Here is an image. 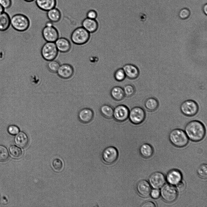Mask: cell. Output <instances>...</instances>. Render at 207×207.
I'll use <instances>...</instances> for the list:
<instances>
[{
  "instance_id": "6da1fadb",
  "label": "cell",
  "mask_w": 207,
  "mask_h": 207,
  "mask_svg": "<svg viewBox=\"0 0 207 207\" xmlns=\"http://www.w3.org/2000/svg\"><path fill=\"white\" fill-rule=\"evenodd\" d=\"M206 127L201 121L193 120L186 125L184 131L190 140L198 142L202 140L205 137L206 131Z\"/></svg>"
},
{
  "instance_id": "7a4b0ae2",
  "label": "cell",
  "mask_w": 207,
  "mask_h": 207,
  "mask_svg": "<svg viewBox=\"0 0 207 207\" xmlns=\"http://www.w3.org/2000/svg\"><path fill=\"white\" fill-rule=\"evenodd\" d=\"M169 139L174 146L182 148L186 146L189 142V139L184 131L180 129L172 130L169 134Z\"/></svg>"
},
{
  "instance_id": "3957f363",
  "label": "cell",
  "mask_w": 207,
  "mask_h": 207,
  "mask_svg": "<svg viewBox=\"0 0 207 207\" xmlns=\"http://www.w3.org/2000/svg\"><path fill=\"white\" fill-rule=\"evenodd\" d=\"M207 101L199 103L192 99H187L183 101L180 105L182 113L185 115L192 117L195 115L198 112L199 106L207 103Z\"/></svg>"
},
{
  "instance_id": "277c9868",
  "label": "cell",
  "mask_w": 207,
  "mask_h": 207,
  "mask_svg": "<svg viewBox=\"0 0 207 207\" xmlns=\"http://www.w3.org/2000/svg\"><path fill=\"white\" fill-rule=\"evenodd\" d=\"M90 38V33L82 26L78 27L72 32L70 38L74 44L81 45L87 43Z\"/></svg>"
},
{
  "instance_id": "5b68a950",
  "label": "cell",
  "mask_w": 207,
  "mask_h": 207,
  "mask_svg": "<svg viewBox=\"0 0 207 207\" xmlns=\"http://www.w3.org/2000/svg\"><path fill=\"white\" fill-rule=\"evenodd\" d=\"M145 100L142 101L138 106L129 109V118L131 122L134 124H138L142 123L145 118V112L143 107Z\"/></svg>"
},
{
  "instance_id": "8992f818",
  "label": "cell",
  "mask_w": 207,
  "mask_h": 207,
  "mask_svg": "<svg viewBox=\"0 0 207 207\" xmlns=\"http://www.w3.org/2000/svg\"><path fill=\"white\" fill-rule=\"evenodd\" d=\"M10 23L15 30L20 32L27 30L30 24L28 17L22 14H17L14 15L11 19Z\"/></svg>"
},
{
  "instance_id": "52a82bcc",
  "label": "cell",
  "mask_w": 207,
  "mask_h": 207,
  "mask_svg": "<svg viewBox=\"0 0 207 207\" xmlns=\"http://www.w3.org/2000/svg\"><path fill=\"white\" fill-rule=\"evenodd\" d=\"M58 52L54 42H46L42 45L41 50L42 56L47 61L55 60L57 57Z\"/></svg>"
},
{
  "instance_id": "ba28073f",
  "label": "cell",
  "mask_w": 207,
  "mask_h": 207,
  "mask_svg": "<svg viewBox=\"0 0 207 207\" xmlns=\"http://www.w3.org/2000/svg\"><path fill=\"white\" fill-rule=\"evenodd\" d=\"M160 195L165 202L171 203L174 202L177 199L178 191L173 185L169 184H166L162 187Z\"/></svg>"
},
{
  "instance_id": "9c48e42d",
  "label": "cell",
  "mask_w": 207,
  "mask_h": 207,
  "mask_svg": "<svg viewBox=\"0 0 207 207\" xmlns=\"http://www.w3.org/2000/svg\"><path fill=\"white\" fill-rule=\"evenodd\" d=\"M119 152L117 149L113 146L106 147L102 153V157L103 161L106 164H111L117 160Z\"/></svg>"
},
{
  "instance_id": "30bf717a",
  "label": "cell",
  "mask_w": 207,
  "mask_h": 207,
  "mask_svg": "<svg viewBox=\"0 0 207 207\" xmlns=\"http://www.w3.org/2000/svg\"><path fill=\"white\" fill-rule=\"evenodd\" d=\"M42 35L46 42H55L59 37V33L57 29L54 25L45 26L42 30Z\"/></svg>"
},
{
  "instance_id": "8fae6325",
  "label": "cell",
  "mask_w": 207,
  "mask_h": 207,
  "mask_svg": "<svg viewBox=\"0 0 207 207\" xmlns=\"http://www.w3.org/2000/svg\"><path fill=\"white\" fill-rule=\"evenodd\" d=\"M166 178L164 175L159 172L152 174L149 178V182L154 189H159L165 184Z\"/></svg>"
},
{
  "instance_id": "7c38bea8",
  "label": "cell",
  "mask_w": 207,
  "mask_h": 207,
  "mask_svg": "<svg viewBox=\"0 0 207 207\" xmlns=\"http://www.w3.org/2000/svg\"><path fill=\"white\" fill-rule=\"evenodd\" d=\"M129 110L125 105H119L114 108L113 118L116 120L122 122L129 118Z\"/></svg>"
},
{
  "instance_id": "4fadbf2b",
  "label": "cell",
  "mask_w": 207,
  "mask_h": 207,
  "mask_svg": "<svg viewBox=\"0 0 207 207\" xmlns=\"http://www.w3.org/2000/svg\"><path fill=\"white\" fill-rule=\"evenodd\" d=\"M74 72V68L72 65L68 63H64L60 65L56 73L60 78L67 79L71 78Z\"/></svg>"
},
{
  "instance_id": "5bb4252c",
  "label": "cell",
  "mask_w": 207,
  "mask_h": 207,
  "mask_svg": "<svg viewBox=\"0 0 207 207\" xmlns=\"http://www.w3.org/2000/svg\"><path fill=\"white\" fill-rule=\"evenodd\" d=\"M136 189L139 195L144 198L149 197L151 191V186L149 183L144 180H140L138 182Z\"/></svg>"
},
{
  "instance_id": "9a60e30c",
  "label": "cell",
  "mask_w": 207,
  "mask_h": 207,
  "mask_svg": "<svg viewBox=\"0 0 207 207\" xmlns=\"http://www.w3.org/2000/svg\"><path fill=\"white\" fill-rule=\"evenodd\" d=\"M122 68L125 72L126 78H127L131 80L134 79L139 76V69L135 65L130 63L126 64Z\"/></svg>"
},
{
  "instance_id": "2e32d148",
  "label": "cell",
  "mask_w": 207,
  "mask_h": 207,
  "mask_svg": "<svg viewBox=\"0 0 207 207\" xmlns=\"http://www.w3.org/2000/svg\"><path fill=\"white\" fill-rule=\"evenodd\" d=\"M182 174L179 170L173 169L168 172L165 178L169 184L176 185L182 180Z\"/></svg>"
},
{
  "instance_id": "e0dca14e",
  "label": "cell",
  "mask_w": 207,
  "mask_h": 207,
  "mask_svg": "<svg viewBox=\"0 0 207 207\" xmlns=\"http://www.w3.org/2000/svg\"><path fill=\"white\" fill-rule=\"evenodd\" d=\"M93 112L90 108H82L78 111L77 116L79 120L81 122L87 123L90 122L93 117Z\"/></svg>"
},
{
  "instance_id": "ac0fdd59",
  "label": "cell",
  "mask_w": 207,
  "mask_h": 207,
  "mask_svg": "<svg viewBox=\"0 0 207 207\" xmlns=\"http://www.w3.org/2000/svg\"><path fill=\"white\" fill-rule=\"evenodd\" d=\"M58 51L62 53L69 52L71 48V44L69 41L65 37L58 38L55 42Z\"/></svg>"
},
{
  "instance_id": "d6986e66",
  "label": "cell",
  "mask_w": 207,
  "mask_h": 207,
  "mask_svg": "<svg viewBox=\"0 0 207 207\" xmlns=\"http://www.w3.org/2000/svg\"><path fill=\"white\" fill-rule=\"evenodd\" d=\"M82 26L89 33L96 32L98 29L99 23L96 19L85 18L81 22Z\"/></svg>"
},
{
  "instance_id": "ffe728a7",
  "label": "cell",
  "mask_w": 207,
  "mask_h": 207,
  "mask_svg": "<svg viewBox=\"0 0 207 207\" xmlns=\"http://www.w3.org/2000/svg\"><path fill=\"white\" fill-rule=\"evenodd\" d=\"M37 7L40 10L47 12L56 7L57 0H35Z\"/></svg>"
},
{
  "instance_id": "44dd1931",
  "label": "cell",
  "mask_w": 207,
  "mask_h": 207,
  "mask_svg": "<svg viewBox=\"0 0 207 207\" xmlns=\"http://www.w3.org/2000/svg\"><path fill=\"white\" fill-rule=\"evenodd\" d=\"M14 142L15 144L18 146L22 148H25L28 145L29 139L25 133L21 132L15 135L14 138Z\"/></svg>"
},
{
  "instance_id": "7402d4cb",
  "label": "cell",
  "mask_w": 207,
  "mask_h": 207,
  "mask_svg": "<svg viewBox=\"0 0 207 207\" xmlns=\"http://www.w3.org/2000/svg\"><path fill=\"white\" fill-rule=\"evenodd\" d=\"M46 16L49 21L56 23L60 20L62 14L59 9L55 7L47 11Z\"/></svg>"
},
{
  "instance_id": "603a6c76",
  "label": "cell",
  "mask_w": 207,
  "mask_h": 207,
  "mask_svg": "<svg viewBox=\"0 0 207 207\" xmlns=\"http://www.w3.org/2000/svg\"><path fill=\"white\" fill-rule=\"evenodd\" d=\"M139 152L142 156L145 158H149L152 156L154 151L152 147L150 144L144 143L140 146Z\"/></svg>"
},
{
  "instance_id": "cb8c5ba5",
  "label": "cell",
  "mask_w": 207,
  "mask_h": 207,
  "mask_svg": "<svg viewBox=\"0 0 207 207\" xmlns=\"http://www.w3.org/2000/svg\"><path fill=\"white\" fill-rule=\"evenodd\" d=\"M110 94L112 98L116 101H120L125 97L123 88L118 86H115L112 88Z\"/></svg>"
},
{
  "instance_id": "d4e9b609",
  "label": "cell",
  "mask_w": 207,
  "mask_h": 207,
  "mask_svg": "<svg viewBox=\"0 0 207 207\" xmlns=\"http://www.w3.org/2000/svg\"><path fill=\"white\" fill-rule=\"evenodd\" d=\"M102 115L105 117L110 119L113 118L114 108L107 104L102 105L100 108Z\"/></svg>"
},
{
  "instance_id": "484cf974",
  "label": "cell",
  "mask_w": 207,
  "mask_h": 207,
  "mask_svg": "<svg viewBox=\"0 0 207 207\" xmlns=\"http://www.w3.org/2000/svg\"><path fill=\"white\" fill-rule=\"evenodd\" d=\"M11 19L8 14L4 12L0 14V30L7 29L10 24Z\"/></svg>"
},
{
  "instance_id": "4316f807",
  "label": "cell",
  "mask_w": 207,
  "mask_h": 207,
  "mask_svg": "<svg viewBox=\"0 0 207 207\" xmlns=\"http://www.w3.org/2000/svg\"><path fill=\"white\" fill-rule=\"evenodd\" d=\"M9 150L11 155L15 158H19L22 155V152L21 149L16 145H12L10 146Z\"/></svg>"
},
{
  "instance_id": "83f0119b",
  "label": "cell",
  "mask_w": 207,
  "mask_h": 207,
  "mask_svg": "<svg viewBox=\"0 0 207 207\" xmlns=\"http://www.w3.org/2000/svg\"><path fill=\"white\" fill-rule=\"evenodd\" d=\"M47 67L48 70L53 73H56L60 65L59 62L55 60L48 61Z\"/></svg>"
},
{
  "instance_id": "f1b7e54d",
  "label": "cell",
  "mask_w": 207,
  "mask_h": 207,
  "mask_svg": "<svg viewBox=\"0 0 207 207\" xmlns=\"http://www.w3.org/2000/svg\"><path fill=\"white\" fill-rule=\"evenodd\" d=\"M113 76L117 81L121 82L124 80L126 78L125 72L122 68L117 69L114 72Z\"/></svg>"
},
{
  "instance_id": "f546056e",
  "label": "cell",
  "mask_w": 207,
  "mask_h": 207,
  "mask_svg": "<svg viewBox=\"0 0 207 207\" xmlns=\"http://www.w3.org/2000/svg\"><path fill=\"white\" fill-rule=\"evenodd\" d=\"M9 157V153L7 149L5 146L0 145V161H5Z\"/></svg>"
},
{
  "instance_id": "4dcf8cb0",
  "label": "cell",
  "mask_w": 207,
  "mask_h": 207,
  "mask_svg": "<svg viewBox=\"0 0 207 207\" xmlns=\"http://www.w3.org/2000/svg\"><path fill=\"white\" fill-rule=\"evenodd\" d=\"M207 165L203 164L200 165L197 169V173L201 178L206 179L207 177Z\"/></svg>"
},
{
  "instance_id": "1f68e13d",
  "label": "cell",
  "mask_w": 207,
  "mask_h": 207,
  "mask_svg": "<svg viewBox=\"0 0 207 207\" xmlns=\"http://www.w3.org/2000/svg\"><path fill=\"white\" fill-rule=\"evenodd\" d=\"M52 166L53 169L57 171H60L63 168V163L62 161L59 159L55 158L52 162Z\"/></svg>"
},
{
  "instance_id": "d6a6232c",
  "label": "cell",
  "mask_w": 207,
  "mask_h": 207,
  "mask_svg": "<svg viewBox=\"0 0 207 207\" xmlns=\"http://www.w3.org/2000/svg\"><path fill=\"white\" fill-rule=\"evenodd\" d=\"M190 12L189 10L187 8H183L181 9L179 13V18L182 20H185L190 16Z\"/></svg>"
},
{
  "instance_id": "836d02e7",
  "label": "cell",
  "mask_w": 207,
  "mask_h": 207,
  "mask_svg": "<svg viewBox=\"0 0 207 207\" xmlns=\"http://www.w3.org/2000/svg\"><path fill=\"white\" fill-rule=\"evenodd\" d=\"M7 130L8 133L12 135H15L20 132L19 128L15 125H11L8 126Z\"/></svg>"
},
{
  "instance_id": "e575fe53",
  "label": "cell",
  "mask_w": 207,
  "mask_h": 207,
  "mask_svg": "<svg viewBox=\"0 0 207 207\" xmlns=\"http://www.w3.org/2000/svg\"><path fill=\"white\" fill-rule=\"evenodd\" d=\"M97 16V14L96 12L93 10H90L86 14V18L93 19H95Z\"/></svg>"
},
{
  "instance_id": "d590c367",
  "label": "cell",
  "mask_w": 207,
  "mask_h": 207,
  "mask_svg": "<svg viewBox=\"0 0 207 207\" xmlns=\"http://www.w3.org/2000/svg\"><path fill=\"white\" fill-rule=\"evenodd\" d=\"M150 195L154 199H157L160 196V192L158 189H154L151 190Z\"/></svg>"
},
{
  "instance_id": "8d00e7d4",
  "label": "cell",
  "mask_w": 207,
  "mask_h": 207,
  "mask_svg": "<svg viewBox=\"0 0 207 207\" xmlns=\"http://www.w3.org/2000/svg\"><path fill=\"white\" fill-rule=\"evenodd\" d=\"M11 0H0V4L5 8L10 7L12 5Z\"/></svg>"
},
{
  "instance_id": "74e56055",
  "label": "cell",
  "mask_w": 207,
  "mask_h": 207,
  "mask_svg": "<svg viewBox=\"0 0 207 207\" xmlns=\"http://www.w3.org/2000/svg\"><path fill=\"white\" fill-rule=\"evenodd\" d=\"M176 185V188L179 192L183 191L185 188V183L181 181Z\"/></svg>"
},
{
  "instance_id": "f35d334b",
  "label": "cell",
  "mask_w": 207,
  "mask_h": 207,
  "mask_svg": "<svg viewBox=\"0 0 207 207\" xmlns=\"http://www.w3.org/2000/svg\"><path fill=\"white\" fill-rule=\"evenodd\" d=\"M144 207H155L156 206L155 204L151 201H148L144 203L141 206Z\"/></svg>"
},
{
  "instance_id": "ab89813d",
  "label": "cell",
  "mask_w": 207,
  "mask_h": 207,
  "mask_svg": "<svg viewBox=\"0 0 207 207\" xmlns=\"http://www.w3.org/2000/svg\"><path fill=\"white\" fill-rule=\"evenodd\" d=\"M202 11L205 14H207V3L205 4L202 7Z\"/></svg>"
},
{
  "instance_id": "60d3db41",
  "label": "cell",
  "mask_w": 207,
  "mask_h": 207,
  "mask_svg": "<svg viewBox=\"0 0 207 207\" xmlns=\"http://www.w3.org/2000/svg\"><path fill=\"white\" fill-rule=\"evenodd\" d=\"M53 23L49 21L48 22H46L45 24V26H50L53 25Z\"/></svg>"
},
{
  "instance_id": "b9f144b4",
  "label": "cell",
  "mask_w": 207,
  "mask_h": 207,
  "mask_svg": "<svg viewBox=\"0 0 207 207\" xmlns=\"http://www.w3.org/2000/svg\"><path fill=\"white\" fill-rule=\"evenodd\" d=\"M5 8L0 4V14L3 12Z\"/></svg>"
},
{
  "instance_id": "7bdbcfd3",
  "label": "cell",
  "mask_w": 207,
  "mask_h": 207,
  "mask_svg": "<svg viewBox=\"0 0 207 207\" xmlns=\"http://www.w3.org/2000/svg\"><path fill=\"white\" fill-rule=\"evenodd\" d=\"M27 2H33V1L35 0H23Z\"/></svg>"
}]
</instances>
